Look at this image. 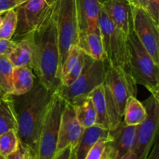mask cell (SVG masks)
Listing matches in <instances>:
<instances>
[{
	"mask_svg": "<svg viewBox=\"0 0 159 159\" xmlns=\"http://www.w3.org/2000/svg\"><path fill=\"white\" fill-rule=\"evenodd\" d=\"M99 26L107 63L130 72L127 62V37L113 24L102 6Z\"/></svg>",
	"mask_w": 159,
	"mask_h": 159,
	"instance_id": "52a82bcc",
	"label": "cell"
},
{
	"mask_svg": "<svg viewBox=\"0 0 159 159\" xmlns=\"http://www.w3.org/2000/svg\"><path fill=\"white\" fill-rule=\"evenodd\" d=\"M147 11L154 21L159 23V0H148Z\"/></svg>",
	"mask_w": 159,
	"mask_h": 159,
	"instance_id": "f1b7e54d",
	"label": "cell"
},
{
	"mask_svg": "<svg viewBox=\"0 0 159 159\" xmlns=\"http://www.w3.org/2000/svg\"><path fill=\"white\" fill-rule=\"evenodd\" d=\"M52 93L38 79L27 93L14 96L19 141L29 149L34 159H38V145L40 129L47 107Z\"/></svg>",
	"mask_w": 159,
	"mask_h": 159,
	"instance_id": "7a4b0ae2",
	"label": "cell"
},
{
	"mask_svg": "<svg viewBox=\"0 0 159 159\" xmlns=\"http://www.w3.org/2000/svg\"><path fill=\"white\" fill-rule=\"evenodd\" d=\"M21 38L7 54L8 58L13 67L26 66L32 68L33 50L30 33Z\"/></svg>",
	"mask_w": 159,
	"mask_h": 159,
	"instance_id": "e0dca14e",
	"label": "cell"
},
{
	"mask_svg": "<svg viewBox=\"0 0 159 159\" xmlns=\"http://www.w3.org/2000/svg\"><path fill=\"white\" fill-rule=\"evenodd\" d=\"M110 130L99 127L97 124L85 128L75 152V159H85L89 151L101 138L109 136Z\"/></svg>",
	"mask_w": 159,
	"mask_h": 159,
	"instance_id": "ac0fdd59",
	"label": "cell"
},
{
	"mask_svg": "<svg viewBox=\"0 0 159 159\" xmlns=\"http://www.w3.org/2000/svg\"><path fill=\"white\" fill-rule=\"evenodd\" d=\"M54 0H26L15 9L17 25L13 37L21 38L33 32L42 23Z\"/></svg>",
	"mask_w": 159,
	"mask_h": 159,
	"instance_id": "8fae6325",
	"label": "cell"
},
{
	"mask_svg": "<svg viewBox=\"0 0 159 159\" xmlns=\"http://www.w3.org/2000/svg\"><path fill=\"white\" fill-rule=\"evenodd\" d=\"M19 144L17 131L9 130L0 134V158L7 159Z\"/></svg>",
	"mask_w": 159,
	"mask_h": 159,
	"instance_id": "d4e9b609",
	"label": "cell"
},
{
	"mask_svg": "<svg viewBox=\"0 0 159 159\" xmlns=\"http://www.w3.org/2000/svg\"><path fill=\"white\" fill-rule=\"evenodd\" d=\"M89 96L92 98L97 114L96 124L102 128L109 130L108 113H107V103H106L103 83L96 87Z\"/></svg>",
	"mask_w": 159,
	"mask_h": 159,
	"instance_id": "7402d4cb",
	"label": "cell"
},
{
	"mask_svg": "<svg viewBox=\"0 0 159 159\" xmlns=\"http://www.w3.org/2000/svg\"><path fill=\"white\" fill-rule=\"evenodd\" d=\"M129 2L132 6L143 8V9L147 10L148 0H129Z\"/></svg>",
	"mask_w": 159,
	"mask_h": 159,
	"instance_id": "d6a6232c",
	"label": "cell"
},
{
	"mask_svg": "<svg viewBox=\"0 0 159 159\" xmlns=\"http://www.w3.org/2000/svg\"><path fill=\"white\" fill-rule=\"evenodd\" d=\"M7 159H34V157L29 149L26 148L19 141L16 149L8 157Z\"/></svg>",
	"mask_w": 159,
	"mask_h": 159,
	"instance_id": "83f0119b",
	"label": "cell"
},
{
	"mask_svg": "<svg viewBox=\"0 0 159 159\" xmlns=\"http://www.w3.org/2000/svg\"><path fill=\"white\" fill-rule=\"evenodd\" d=\"M16 42L13 40L0 39V55L8 54L14 48Z\"/></svg>",
	"mask_w": 159,
	"mask_h": 159,
	"instance_id": "4dcf8cb0",
	"label": "cell"
},
{
	"mask_svg": "<svg viewBox=\"0 0 159 159\" xmlns=\"http://www.w3.org/2000/svg\"><path fill=\"white\" fill-rule=\"evenodd\" d=\"M77 45L86 55L92 58L107 61L99 28L79 33Z\"/></svg>",
	"mask_w": 159,
	"mask_h": 159,
	"instance_id": "2e32d148",
	"label": "cell"
},
{
	"mask_svg": "<svg viewBox=\"0 0 159 159\" xmlns=\"http://www.w3.org/2000/svg\"><path fill=\"white\" fill-rule=\"evenodd\" d=\"M153 150H152V153H149L150 155H148L147 158H150V159H158L159 158V147H158V141H155V143H154L153 146Z\"/></svg>",
	"mask_w": 159,
	"mask_h": 159,
	"instance_id": "1f68e13d",
	"label": "cell"
},
{
	"mask_svg": "<svg viewBox=\"0 0 159 159\" xmlns=\"http://www.w3.org/2000/svg\"><path fill=\"white\" fill-rule=\"evenodd\" d=\"M16 25L17 15L15 9L5 12L0 25V39H12L16 29Z\"/></svg>",
	"mask_w": 159,
	"mask_h": 159,
	"instance_id": "484cf974",
	"label": "cell"
},
{
	"mask_svg": "<svg viewBox=\"0 0 159 159\" xmlns=\"http://www.w3.org/2000/svg\"><path fill=\"white\" fill-rule=\"evenodd\" d=\"M128 1H129V0H128Z\"/></svg>",
	"mask_w": 159,
	"mask_h": 159,
	"instance_id": "d590c367",
	"label": "cell"
},
{
	"mask_svg": "<svg viewBox=\"0 0 159 159\" xmlns=\"http://www.w3.org/2000/svg\"><path fill=\"white\" fill-rule=\"evenodd\" d=\"M83 130L76 118L74 106L66 102L61 115L55 155L68 146H71L75 152Z\"/></svg>",
	"mask_w": 159,
	"mask_h": 159,
	"instance_id": "4fadbf2b",
	"label": "cell"
},
{
	"mask_svg": "<svg viewBox=\"0 0 159 159\" xmlns=\"http://www.w3.org/2000/svg\"><path fill=\"white\" fill-rule=\"evenodd\" d=\"M107 61L93 59L85 54V63L81 74L69 85H60L58 94L68 103L77 105L98 85L103 83Z\"/></svg>",
	"mask_w": 159,
	"mask_h": 159,
	"instance_id": "5b68a950",
	"label": "cell"
},
{
	"mask_svg": "<svg viewBox=\"0 0 159 159\" xmlns=\"http://www.w3.org/2000/svg\"><path fill=\"white\" fill-rule=\"evenodd\" d=\"M26 0H0V12L16 9Z\"/></svg>",
	"mask_w": 159,
	"mask_h": 159,
	"instance_id": "f546056e",
	"label": "cell"
},
{
	"mask_svg": "<svg viewBox=\"0 0 159 159\" xmlns=\"http://www.w3.org/2000/svg\"><path fill=\"white\" fill-rule=\"evenodd\" d=\"M137 126L127 125L123 121L110 130L103 159H132Z\"/></svg>",
	"mask_w": 159,
	"mask_h": 159,
	"instance_id": "7c38bea8",
	"label": "cell"
},
{
	"mask_svg": "<svg viewBox=\"0 0 159 159\" xmlns=\"http://www.w3.org/2000/svg\"><path fill=\"white\" fill-rule=\"evenodd\" d=\"M73 106L76 118L84 129L96 124L97 114L92 98L89 96H87L80 103Z\"/></svg>",
	"mask_w": 159,
	"mask_h": 159,
	"instance_id": "603a6c76",
	"label": "cell"
},
{
	"mask_svg": "<svg viewBox=\"0 0 159 159\" xmlns=\"http://www.w3.org/2000/svg\"><path fill=\"white\" fill-rule=\"evenodd\" d=\"M66 101L53 93L47 107L40 129L38 145V159H54L57 148L61 120Z\"/></svg>",
	"mask_w": 159,
	"mask_h": 159,
	"instance_id": "8992f818",
	"label": "cell"
},
{
	"mask_svg": "<svg viewBox=\"0 0 159 159\" xmlns=\"http://www.w3.org/2000/svg\"><path fill=\"white\" fill-rule=\"evenodd\" d=\"M4 96H5V95L3 94V93H2V91H1V90H0V99H2V97H4Z\"/></svg>",
	"mask_w": 159,
	"mask_h": 159,
	"instance_id": "e575fe53",
	"label": "cell"
},
{
	"mask_svg": "<svg viewBox=\"0 0 159 159\" xmlns=\"http://www.w3.org/2000/svg\"><path fill=\"white\" fill-rule=\"evenodd\" d=\"M147 117V111L141 102L135 96L127 99L124 113V121L127 125L137 126L141 124Z\"/></svg>",
	"mask_w": 159,
	"mask_h": 159,
	"instance_id": "44dd1931",
	"label": "cell"
},
{
	"mask_svg": "<svg viewBox=\"0 0 159 159\" xmlns=\"http://www.w3.org/2000/svg\"><path fill=\"white\" fill-rule=\"evenodd\" d=\"M57 14V1L54 0L44 20L30 33L32 70L51 93L57 92L61 83Z\"/></svg>",
	"mask_w": 159,
	"mask_h": 159,
	"instance_id": "6da1fadb",
	"label": "cell"
},
{
	"mask_svg": "<svg viewBox=\"0 0 159 159\" xmlns=\"http://www.w3.org/2000/svg\"><path fill=\"white\" fill-rule=\"evenodd\" d=\"M35 79L34 71L30 67H14L12 95L20 96L29 92L34 86Z\"/></svg>",
	"mask_w": 159,
	"mask_h": 159,
	"instance_id": "ffe728a7",
	"label": "cell"
},
{
	"mask_svg": "<svg viewBox=\"0 0 159 159\" xmlns=\"http://www.w3.org/2000/svg\"><path fill=\"white\" fill-rule=\"evenodd\" d=\"M16 111L12 95H6L0 99V134L9 130L17 131Z\"/></svg>",
	"mask_w": 159,
	"mask_h": 159,
	"instance_id": "d6986e66",
	"label": "cell"
},
{
	"mask_svg": "<svg viewBox=\"0 0 159 159\" xmlns=\"http://www.w3.org/2000/svg\"><path fill=\"white\" fill-rule=\"evenodd\" d=\"M57 1V30L61 67L70 48L78 44L79 24L76 0Z\"/></svg>",
	"mask_w": 159,
	"mask_h": 159,
	"instance_id": "ba28073f",
	"label": "cell"
},
{
	"mask_svg": "<svg viewBox=\"0 0 159 159\" xmlns=\"http://www.w3.org/2000/svg\"><path fill=\"white\" fill-rule=\"evenodd\" d=\"M13 68L7 54L0 55V90L5 96L12 93Z\"/></svg>",
	"mask_w": 159,
	"mask_h": 159,
	"instance_id": "cb8c5ba5",
	"label": "cell"
},
{
	"mask_svg": "<svg viewBox=\"0 0 159 159\" xmlns=\"http://www.w3.org/2000/svg\"><path fill=\"white\" fill-rule=\"evenodd\" d=\"M127 62L133 79L159 99V65L154 61L134 30L127 37Z\"/></svg>",
	"mask_w": 159,
	"mask_h": 159,
	"instance_id": "277c9868",
	"label": "cell"
},
{
	"mask_svg": "<svg viewBox=\"0 0 159 159\" xmlns=\"http://www.w3.org/2000/svg\"><path fill=\"white\" fill-rule=\"evenodd\" d=\"M109 137H110V133L108 137L99 138L89 151L85 159H103Z\"/></svg>",
	"mask_w": 159,
	"mask_h": 159,
	"instance_id": "4316f807",
	"label": "cell"
},
{
	"mask_svg": "<svg viewBox=\"0 0 159 159\" xmlns=\"http://www.w3.org/2000/svg\"><path fill=\"white\" fill-rule=\"evenodd\" d=\"M133 30L154 61L159 65V27L148 11L132 6Z\"/></svg>",
	"mask_w": 159,
	"mask_h": 159,
	"instance_id": "30bf717a",
	"label": "cell"
},
{
	"mask_svg": "<svg viewBox=\"0 0 159 159\" xmlns=\"http://www.w3.org/2000/svg\"><path fill=\"white\" fill-rule=\"evenodd\" d=\"M102 8L113 24L128 37L133 31V16L131 4L128 0H106Z\"/></svg>",
	"mask_w": 159,
	"mask_h": 159,
	"instance_id": "5bb4252c",
	"label": "cell"
},
{
	"mask_svg": "<svg viewBox=\"0 0 159 159\" xmlns=\"http://www.w3.org/2000/svg\"><path fill=\"white\" fill-rule=\"evenodd\" d=\"M138 84L131 74L120 67L107 63L103 82L109 119V130L117 127L124 120L127 100L130 96L137 97Z\"/></svg>",
	"mask_w": 159,
	"mask_h": 159,
	"instance_id": "3957f363",
	"label": "cell"
},
{
	"mask_svg": "<svg viewBox=\"0 0 159 159\" xmlns=\"http://www.w3.org/2000/svg\"><path fill=\"white\" fill-rule=\"evenodd\" d=\"M147 117L137 125L136 138L132 159H146L158 136L159 125V99L151 95L142 102Z\"/></svg>",
	"mask_w": 159,
	"mask_h": 159,
	"instance_id": "9c48e42d",
	"label": "cell"
},
{
	"mask_svg": "<svg viewBox=\"0 0 159 159\" xmlns=\"http://www.w3.org/2000/svg\"><path fill=\"white\" fill-rule=\"evenodd\" d=\"M5 12H0V25H1L2 21V19H3V15H4Z\"/></svg>",
	"mask_w": 159,
	"mask_h": 159,
	"instance_id": "836d02e7",
	"label": "cell"
},
{
	"mask_svg": "<svg viewBox=\"0 0 159 159\" xmlns=\"http://www.w3.org/2000/svg\"><path fill=\"white\" fill-rule=\"evenodd\" d=\"M106 0H76L79 33L99 28V18Z\"/></svg>",
	"mask_w": 159,
	"mask_h": 159,
	"instance_id": "9a60e30c",
	"label": "cell"
}]
</instances>
